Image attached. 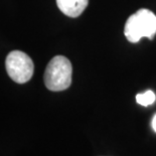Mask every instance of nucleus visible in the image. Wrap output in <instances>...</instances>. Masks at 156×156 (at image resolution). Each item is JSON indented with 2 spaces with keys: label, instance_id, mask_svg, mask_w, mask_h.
I'll return each mask as SVG.
<instances>
[{
  "label": "nucleus",
  "instance_id": "6",
  "mask_svg": "<svg viewBox=\"0 0 156 156\" xmlns=\"http://www.w3.org/2000/svg\"><path fill=\"white\" fill-rule=\"evenodd\" d=\"M152 128H153V130L156 132V115L153 117V119H152Z\"/></svg>",
  "mask_w": 156,
  "mask_h": 156
},
{
  "label": "nucleus",
  "instance_id": "2",
  "mask_svg": "<svg viewBox=\"0 0 156 156\" xmlns=\"http://www.w3.org/2000/svg\"><path fill=\"white\" fill-rule=\"evenodd\" d=\"M73 67L64 55H56L48 62L44 73V84L51 91L67 90L72 84Z\"/></svg>",
  "mask_w": 156,
  "mask_h": 156
},
{
  "label": "nucleus",
  "instance_id": "4",
  "mask_svg": "<svg viewBox=\"0 0 156 156\" xmlns=\"http://www.w3.org/2000/svg\"><path fill=\"white\" fill-rule=\"evenodd\" d=\"M56 4L64 14L69 17H78L87 8L89 0H56Z\"/></svg>",
  "mask_w": 156,
  "mask_h": 156
},
{
  "label": "nucleus",
  "instance_id": "5",
  "mask_svg": "<svg viewBox=\"0 0 156 156\" xmlns=\"http://www.w3.org/2000/svg\"><path fill=\"white\" fill-rule=\"evenodd\" d=\"M156 100V96L152 91H146L143 94H138L136 96V101L141 106L147 107V106L153 104Z\"/></svg>",
  "mask_w": 156,
  "mask_h": 156
},
{
  "label": "nucleus",
  "instance_id": "3",
  "mask_svg": "<svg viewBox=\"0 0 156 156\" xmlns=\"http://www.w3.org/2000/svg\"><path fill=\"white\" fill-rule=\"evenodd\" d=\"M5 67L9 77L18 84L28 82L34 72L32 59L20 51H13L7 55Z\"/></svg>",
  "mask_w": 156,
  "mask_h": 156
},
{
  "label": "nucleus",
  "instance_id": "1",
  "mask_svg": "<svg viewBox=\"0 0 156 156\" xmlns=\"http://www.w3.org/2000/svg\"><path fill=\"white\" fill-rule=\"evenodd\" d=\"M125 36L130 42H138L142 37L152 39L156 34V15L148 9H140L126 21Z\"/></svg>",
  "mask_w": 156,
  "mask_h": 156
}]
</instances>
